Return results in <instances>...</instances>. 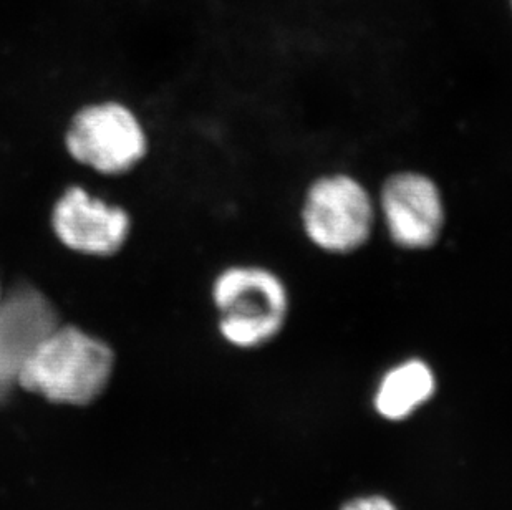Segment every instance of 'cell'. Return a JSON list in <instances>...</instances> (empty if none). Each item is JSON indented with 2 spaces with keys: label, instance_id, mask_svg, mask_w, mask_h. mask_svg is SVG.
I'll return each instance as SVG.
<instances>
[{
  "label": "cell",
  "instance_id": "ba28073f",
  "mask_svg": "<svg viewBox=\"0 0 512 510\" xmlns=\"http://www.w3.org/2000/svg\"><path fill=\"white\" fill-rule=\"evenodd\" d=\"M436 393V373L423 358L411 357L390 366L378 381L373 406L387 421H403Z\"/></svg>",
  "mask_w": 512,
  "mask_h": 510
},
{
  "label": "cell",
  "instance_id": "7a4b0ae2",
  "mask_svg": "<svg viewBox=\"0 0 512 510\" xmlns=\"http://www.w3.org/2000/svg\"><path fill=\"white\" fill-rule=\"evenodd\" d=\"M305 242L334 257L358 254L378 231L375 191L350 171H327L310 179L299 204Z\"/></svg>",
  "mask_w": 512,
  "mask_h": 510
},
{
  "label": "cell",
  "instance_id": "5b68a950",
  "mask_svg": "<svg viewBox=\"0 0 512 510\" xmlns=\"http://www.w3.org/2000/svg\"><path fill=\"white\" fill-rule=\"evenodd\" d=\"M67 150L78 163L102 174L130 171L145 156V130L133 111L107 102L78 111L68 128Z\"/></svg>",
  "mask_w": 512,
  "mask_h": 510
},
{
  "label": "cell",
  "instance_id": "277c9868",
  "mask_svg": "<svg viewBox=\"0 0 512 510\" xmlns=\"http://www.w3.org/2000/svg\"><path fill=\"white\" fill-rule=\"evenodd\" d=\"M378 229L398 251H433L445 237L448 203L445 191L430 173L403 168L388 174L375 191Z\"/></svg>",
  "mask_w": 512,
  "mask_h": 510
},
{
  "label": "cell",
  "instance_id": "6da1fadb",
  "mask_svg": "<svg viewBox=\"0 0 512 510\" xmlns=\"http://www.w3.org/2000/svg\"><path fill=\"white\" fill-rule=\"evenodd\" d=\"M224 342L254 350L274 342L289 323L292 292L281 272L262 264H234L211 285Z\"/></svg>",
  "mask_w": 512,
  "mask_h": 510
},
{
  "label": "cell",
  "instance_id": "30bf717a",
  "mask_svg": "<svg viewBox=\"0 0 512 510\" xmlns=\"http://www.w3.org/2000/svg\"><path fill=\"white\" fill-rule=\"evenodd\" d=\"M2 294H4V292H2V287H0V297H2Z\"/></svg>",
  "mask_w": 512,
  "mask_h": 510
},
{
  "label": "cell",
  "instance_id": "52a82bcc",
  "mask_svg": "<svg viewBox=\"0 0 512 510\" xmlns=\"http://www.w3.org/2000/svg\"><path fill=\"white\" fill-rule=\"evenodd\" d=\"M58 241L72 251L88 255L115 254L130 232V216L121 207L93 198L85 189L70 188L52 212Z\"/></svg>",
  "mask_w": 512,
  "mask_h": 510
},
{
  "label": "cell",
  "instance_id": "3957f363",
  "mask_svg": "<svg viewBox=\"0 0 512 510\" xmlns=\"http://www.w3.org/2000/svg\"><path fill=\"white\" fill-rule=\"evenodd\" d=\"M112 370L108 345L60 323L25 365L17 386L54 403L88 405L105 390Z\"/></svg>",
  "mask_w": 512,
  "mask_h": 510
},
{
  "label": "cell",
  "instance_id": "8fae6325",
  "mask_svg": "<svg viewBox=\"0 0 512 510\" xmlns=\"http://www.w3.org/2000/svg\"><path fill=\"white\" fill-rule=\"evenodd\" d=\"M511 7H512V0H511Z\"/></svg>",
  "mask_w": 512,
  "mask_h": 510
},
{
  "label": "cell",
  "instance_id": "8992f818",
  "mask_svg": "<svg viewBox=\"0 0 512 510\" xmlns=\"http://www.w3.org/2000/svg\"><path fill=\"white\" fill-rule=\"evenodd\" d=\"M60 325L57 308L34 285H17L0 297V400L19 385L20 373Z\"/></svg>",
  "mask_w": 512,
  "mask_h": 510
},
{
  "label": "cell",
  "instance_id": "9c48e42d",
  "mask_svg": "<svg viewBox=\"0 0 512 510\" xmlns=\"http://www.w3.org/2000/svg\"><path fill=\"white\" fill-rule=\"evenodd\" d=\"M340 510H398V507L387 497L372 494V496L355 497L352 501L345 502Z\"/></svg>",
  "mask_w": 512,
  "mask_h": 510
}]
</instances>
